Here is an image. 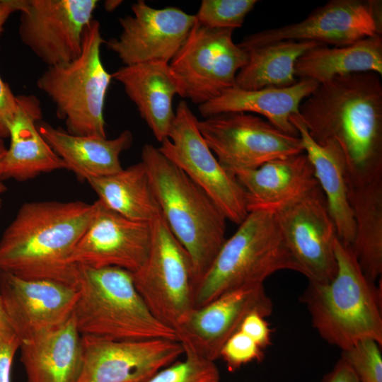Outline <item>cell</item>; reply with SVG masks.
<instances>
[{"instance_id":"6da1fadb","label":"cell","mask_w":382,"mask_h":382,"mask_svg":"<svg viewBox=\"0 0 382 382\" xmlns=\"http://www.w3.org/2000/svg\"><path fill=\"white\" fill-rule=\"evenodd\" d=\"M299 113L316 142L338 144L349 175L366 177L382 173L380 75L357 73L319 83L301 103Z\"/></svg>"},{"instance_id":"7a4b0ae2","label":"cell","mask_w":382,"mask_h":382,"mask_svg":"<svg viewBox=\"0 0 382 382\" xmlns=\"http://www.w3.org/2000/svg\"><path fill=\"white\" fill-rule=\"evenodd\" d=\"M95 209V202L24 203L0 239V271L76 288L78 265L69 259Z\"/></svg>"},{"instance_id":"3957f363","label":"cell","mask_w":382,"mask_h":382,"mask_svg":"<svg viewBox=\"0 0 382 382\" xmlns=\"http://www.w3.org/2000/svg\"><path fill=\"white\" fill-rule=\"evenodd\" d=\"M160 213L188 253L195 286L226 241L227 219L212 199L152 144L141 153Z\"/></svg>"},{"instance_id":"277c9868","label":"cell","mask_w":382,"mask_h":382,"mask_svg":"<svg viewBox=\"0 0 382 382\" xmlns=\"http://www.w3.org/2000/svg\"><path fill=\"white\" fill-rule=\"evenodd\" d=\"M337 270L327 283L308 282L302 294L313 327L328 343L345 350L372 339L382 345L381 284L362 272L350 245L335 240Z\"/></svg>"},{"instance_id":"5b68a950","label":"cell","mask_w":382,"mask_h":382,"mask_svg":"<svg viewBox=\"0 0 382 382\" xmlns=\"http://www.w3.org/2000/svg\"><path fill=\"white\" fill-rule=\"evenodd\" d=\"M77 265L78 298L72 318L81 335L113 340H178L175 330L149 311L131 272Z\"/></svg>"},{"instance_id":"8992f818","label":"cell","mask_w":382,"mask_h":382,"mask_svg":"<svg viewBox=\"0 0 382 382\" xmlns=\"http://www.w3.org/2000/svg\"><path fill=\"white\" fill-rule=\"evenodd\" d=\"M226 238L210 267L197 283L195 308L229 291L264 281L284 270L298 272L274 213L250 212Z\"/></svg>"},{"instance_id":"52a82bcc","label":"cell","mask_w":382,"mask_h":382,"mask_svg":"<svg viewBox=\"0 0 382 382\" xmlns=\"http://www.w3.org/2000/svg\"><path fill=\"white\" fill-rule=\"evenodd\" d=\"M103 43L100 23L93 19L83 30L79 56L48 66L37 79V88L55 104L70 134L107 137L103 110L112 78L101 60Z\"/></svg>"},{"instance_id":"ba28073f","label":"cell","mask_w":382,"mask_h":382,"mask_svg":"<svg viewBox=\"0 0 382 382\" xmlns=\"http://www.w3.org/2000/svg\"><path fill=\"white\" fill-rule=\"evenodd\" d=\"M151 226L149 253L143 265L132 273L133 281L151 313L175 330L195 308L193 266L161 213Z\"/></svg>"},{"instance_id":"9c48e42d","label":"cell","mask_w":382,"mask_h":382,"mask_svg":"<svg viewBox=\"0 0 382 382\" xmlns=\"http://www.w3.org/2000/svg\"><path fill=\"white\" fill-rule=\"evenodd\" d=\"M231 29H216L196 20L185 42L168 64L178 95L202 105L235 86L248 54L233 40Z\"/></svg>"},{"instance_id":"30bf717a","label":"cell","mask_w":382,"mask_h":382,"mask_svg":"<svg viewBox=\"0 0 382 382\" xmlns=\"http://www.w3.org/2000/svg\"><path fill=\"white\" fill-rule=\"evenodd\" d=\"M197 123L187 103L181 100L168 137L158 149L212 199L227 220L239 225L248 214L245 191L219 162Z\"/></svg>"},{"instance_id":"8fae6325","label":"cell","mask_w":382,"mask_h":382,"mask_svg":"<svg viewBox=\"0 0 382 382\" xmlns=\"http://www.w3.org/2000/svg\"><path fill=\"white\" fill-rule=\"evenodd\" d=\"M197 125L209 148L231 173L304 152L299 136L285 133L256 115L221 113Z\"/></svg>"},{"instance_id":"7c38bea8","label":"cell","mask_w":382,"mask_h":382,"mask_svg":"<svg viewBox=\"0 0 382 382\" xmlns=\"http://www.w3.org/2000/svg\"><path fill=\"white\" fill-rule=\"evenodd\" d=\"M21 13L18 33L48 65L71 62L81 52L83 33L93 20L96 0H16Z\"/></svg>"},{"instance_id":"4fadbf2b","label":"cell","mask_w":382,"mask_h":382,"mask_svg":"<svg viewBox=\"0 0 382 382\" xmlns=\"http://www.w3.org/2000/svg\"><path fill=\"white\" fill-rule=\"evenodd\" d=\"M274 215L298 272L310 282H330L337 270L338 237L320 186Z\"/></svg>"},{"instance_id":"5bb4252c","label":"cell","mask_w":382,"mask_h":382,"mask_svg":"<svg viewBox=\"0 0 382 382\" xmlns=\"http://www.w3.org/2000/svg\"><path fill=\"white\" fill-rule=\"evenodd\" d=\"M381 35V13L374 1L331 0L303 20L247 35L238 44L242 49L279 41H312L342 47Z\"/></svg>"},{"instance_id":"9a60e30c","label":"cell","mask_w":382,"mask_h":382,"mask_svg":"<svg viewBox=\"0 0 382 382\" xmlns=\"http://www.w3.org/2000/svg\"><path fill=\"white\" fill-rule=\"evenodd\" d=\"M76 382H145L181 355L178 340H113L81 335Z\"/></svg>"},{"instance_id":"2e32d148","label":"cell","mask_w":382,"mask_h":382,"mask_svg":"<svg viewBox=\"0 0 382 382\" xmlns=\"http://www.w3.org/2000/svg\"><path fill=\"white\" fill-rule=\"evenodd\" d=\"M132 15L119 18L121 33L105 41L124 66L146 62L169 64L196 21L195 15L175 7L155 8L139 0Z\"/></svg>"},{"instance_id":"e0dca14e","label":"cell","mask_w":382,"mask_h":382,"mask_svg":"<svg viewBox=\"0 0 382 382\" xmlns=\"http://www.w3.org/2000/svg\"><path fill=\"white\" fill-rule=\"evenodd\" d=\"M272 311V301L263 284L248 285L194 308L175 330L183 348L215 361L248 315L257 312L266 318Z\"/></svg>"},{"instance_id":"ac0fdd59","label":"cell","mask_w":382,"mask_h":382,"mask_svg":"<svg viewBox=\"0 0 382 382\" xmlns=\"http://www.w3.org/2000/svg\"><path fill=\"white\" fill-rule=\"evenodd\" d=\"M91 221L70 262L92 268L117 267L132 273L146 261L151 243V223L128 219L96 200Z\"/></svg>"},{"instance_id":"d6986e66","label":"cell","mask_w":382,"mask_h":382,"mask_svg":"<svg viewBox=\"0 0 382 382\" xmlns=\"http://www.w3.org/2000/svg\"><path fill=\"white\" fill-rule=\"evenodd\" d=\"M0 296L9 324L21 342L66 322L76 288L46 279H25L0 271Z\"/></svg>"},{"instance_id":"ffe728a7","label":"cell","mask_w":382,"mask_h":382,"mask_svg":"<svg viewBox=\"0 0 382 382\" xmlns=\"http://www.w3.org/2000/svg\"><path fill=\"white\" fill-rule=\"evenodd\" d=\"M232 173L245 191L248 213H275L319 187L304 152L270 161L255 169Z\"/></svg>"},{"instance_id":"44dd1931","label":"cell","mask_w":382,"mask_h":382,"mask_svg":"<svg viewBox=\"0 0 382 382\" xmlns=\"http://www.w3.org/2000/svg\"><path fill=\"white\" fill-rule=\"evenodd\" d=\"M18 109L9 127V148L2 166L3 179L25 181L46 173L67 169L39 133L42 110L34 95L17 96Z\"/></svg>"},{"instance_id":"7402d4cb","label":"cell","mask_w":382,"mask_h":382,"mask_svg":"<svg viewBox=\"0 0 382 382\" xmlns=\"http://www.w3.org/2000/svg\"><path fill=\"white\" fill-rule=\"evenodd\" d=\"M318 85L313 80L303 79L284 88L246 90L233 86L216 98L199 105V112L204 118L226 112L257 115L281 131L299 136L290 117L299 113L301 103Z\"/></svg>"},{"instance_id":"603a6c76","label":"cell","mask_w":382,"mask_h":382,"mask_svg":"<svg viewBox=\"0 0 382 382\" xmlns=\"http://www.w3.org/2000/svg\"><path fill=\"white\" fill-rule=\"evenodd\" d=\"M111 75L122 85L156 140L161 143L168 139L175 118L173 99L178 95L168 64L123 66Z\"/></svg>"},{"instance_id":"cb8c5ba5","label":"cell","mask_w":382,"mask_h":382,"mask_svg":"<svg viewBox=\"0 0 382 382\" xmlns=\"http://www.w3.org/2000/svg\"><path fill=\"white\" fill-rule=\"evenodd\" d=\"M39 133L55 154L82 180L112 175L120 171V156L132 145L133 136L125 130L117 137L98 135L77 136L40 121Z\"/></svg>"},{"instance_id":"d4e9b609","label":"cell","mask_w":382,"mask_h":382,"mask_svg":"<svg viewBox=\"0 0 382 382\" xmlns=\"http://www.w3.org/2000/svg\"><path fill=\"white\" fill-rule=\"evenodd\" d=\"M290 121L296 129L304 153L313 166L335 225L337 237L342 242L351 245L355 228L348 197L347 166L344 154L334 141L323 144L316 142L309 135L299 113L292 115Z\"/></svg>"},{"instance_id":"484cf974","label":"cell","mask_w":382,"mask_h":382,"mask_svg":"<svg viewBox=\"0 0 382 382\" xmlns=\"http://www.w3.org/2000/svg\"><path fill=\"white\" fill-rule=\"evenodd\" d=\"M81 335L71 317L21 342L28 382H76L81 366Z\"/></svg>"},{"instance_id":"4316f807","label":"cell","mask_w":382,"mask_h":382,"mask_svg":"<svg viewBox=\"0 0 382 382\" xmlns=\"http://www.w3.org/2000/svg\"><path fill=\"white\" fill-rule=\"evenodd\" d=\"M347 185L355 228L351 248L364 274L374 282L382 273V173H347Z\"/></svg>"},{"instance_id":"83f0119b","label":"cell","mask_w":382,"mask_h":382,"mask_svg":"<svg viewBox=\"0 0 382 382\" xmlns=\"http://www.w3.org/2000/svg\"><path fill=\"white\" fill-rule=\"evenodd\" d=\"M363 72L382 75L381 34L346 46L316 47L300 57L295 65L298 79H311L318 84L337 76Z\"/></svg>"},{"instance_id":"f1b7e54d","label":"cell","mask_w":382,"mask_h":382,"mask_svg":"<svg viewBox=\"0 0 382 382\" xmlns=\"http://www.w3.org/2000/svg\"><path fill=\"white\" fill-rule=\"evenodd\" d=\"M324 45L312 41H279L243 49L246 64L238 72L235 86L246 90L284 88L298 81L295 65L305 52Z\"/></svg>"},{"instance_id":"f546056e","label":"cell","mask_w":382,"mask_h":382,"mask_svg":"<svg viewBox=\"0 0 382 382\" xmlns=\"http://www.w3.org/2000/svg\"><path fill=\"white\" fill-rule=\"evenodd\" d=\"M86 181L98 200L128 219L151 223L160 213L148 173L141 161L116 173Z\"/></svg>"},{"instance_id":"4dcf8cb0","label":"cell","mask_w":382,"mask_h":382,"mask_svg":"<svg viewBox=\"0 0 382 382\" xmlns=\"http://www.w3.org/2000/svg\"><path fill=\"white\" fill-rule=\"evenodd\" d=\"M184 349L185 358L162 369L145 382H221L214 361Z\"/></svg>"},{"instance_id":"1f68e13d","label":"cell","mask_w":382,"mask_h":382,"mask_svg":"<svg viewBox=\"0 0 382 382\" xmlns=\"http://www.w3.org/2000/svg\"><path fill=\"white\" fill-rule=\"evenodd\" d=\"M256 0H203L196 20L201 25L216 29L241 28L246 16L253 9Z\"/></svg>"},{"instance_id":"d6a6232c","label":"cell","mask_w":382,"mask_h":382,"mask_svg":"<svg viewBox=\"0 0 382 382\" xmlns=\"http://www.w3.org/2000/svg\"><path fill=\"white\" fill-rule=\"evenodd\" d=\"M381 345L365 339L342 350V359L360 382H382Z\"/></svg>"},{"instance_id":"836d02e7","label":"cell","mask_w":382,"mask_h":382,"mask_svg":"<svg viewBox=\"0 0 382 382\" xmlns=\"http://www.w3.org/2000/svg\"><path fill=\"white\" fill-rule=\"evenodd\" d=\"M263 349L244 332L238 330L222 347L219 358L225 362L229 371H235L253 361H261Z\"/></svg>"},{"instance_id":"e575fe53","label":"cell","mask_w":382,"mask_h":382,"mask_svg":"<svg viewBox=\"0 0 382 382\" xmlns=\"http://www.w3.org/2000/svg\"><path fill=\"white\" fill-rule=\"evenodd\" d=\"M265 318L257 312L251 313L245 318L238 330L253 339L263 350L272 343V329Z\"/></svg>"},{"instance_id":"d590c367","label":"cell","mask_w":382,"mask_h":382,"mask_svg":"<svg viewBox=\"0 0 382 382\" xmlns=\"http://www.w3.org/2000/svg\"><path fill=\"white\" fill-rule=\"evenodd\" d=\"M18 109L17 96L0 76V139L9 137V127Z\"/></svg>"},{"instance_id":"8d00e7d4","label":"cell","mask_w":382,"mask_h":382,"mask_svg":"<svg viewBox=\"0 0 382 382\" xmlns=\"http://www.w3.org/2000/svg\"><path fill=\"white\" fill-rule=\"evenodd\" d=\"M21 341L16 335L0 336V382H11V366Z\"/></svg>"},{"instance_id":"74e56055","label":"cell","mask_w":382,"mask_h":382,"mask_svg":"<svg viewBox=\"0 0 382 382\" xmlns=\"http://www.w3.org/2000/svg\"><path fill=\"white\" fill-rule=\"evenodd\" d=\"M322 382H360L352 369L340 359L332 370L323 379Z\"/></svg>"},{"instance_id":"f35d334b","label":"cell","mask_w":382,"mask_h":382,"mask_svg":"<svg viewBox=\"0 0 382 382\" xmlns=\"http://www.w3.org/2000/svg\"><path fill=\"white\" fill-rule=\"evenodd\" d=\"M16 11H18L16 0H0V34L7 18Z\"/></svg>"},{"instance_id":"ab89813d","label":"cell","mask_w":382,"mask_h":382,"mask_svg":"<svg viewBox=\"0 0 382 382\" xmlns=\"http://www.w3.org/2000/svg\"><path fill=\"white\" fill-rule=\"evenodd\" d=\"M12 335L15 334L8 320L0 296V336H10Z\"/></svg>"},{"instance_id":"60d3db41","label":"cell","mask_w":382,"mask_h":382,"mask_svg":"<svg viewBox=\"0 0 382 382\" xmlns=\"http://www.w3.org/2000/svg\"><path fill=\"white\" fill-rule=\"evenodd\" d=\"M7 149L6 148L3 139H0V194L4 192L6 190V187L3 183L2 176V166L4 156L6 154Z\"/></svg>"},{"instance_id":"b9f144b4","label":"cell","mask_w":382,"mask_h":382,"mask_svg":"<svg viewBox=\"0 0 382 382\" xmlns=\"http://www.w3.org/2000/svg\"><path fill=\"white\" fill-rule=\"evenodd\" d=\"M121 3V1H106L105 3V8L108 11H112L115 8H116Z\"/></svg>"},{"instance_id":"7bdbcfd3","label":"cell","mask_w":382,"mask_h":382,"mask_svg":"<svg viewBox=\"0 0 382 382\" xmlns=\"http://www.w3.org/2000/svg\"><path fill=\"white\" fill-rule=\"evenodd\" d=\"M1 200L0 199V209H1Z\"/></svg>"}]
</instances>
